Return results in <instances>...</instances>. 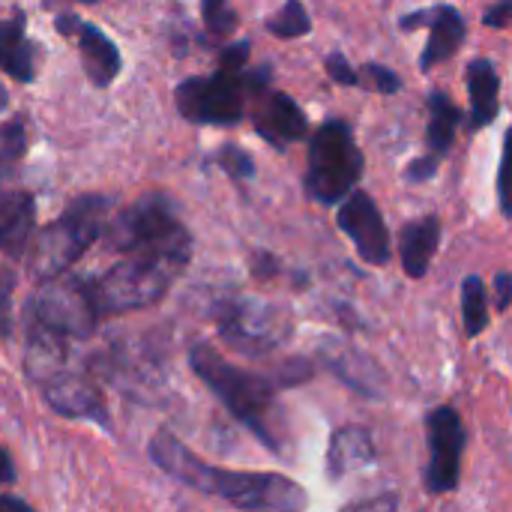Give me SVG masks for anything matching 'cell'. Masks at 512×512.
<instances>
[{
    "label": "cell",
    "mask_w": 512,
    "mask_h": 512,
    "mask_svg": "<svg viewBox=\"0 0 512 512\" xmlns=\"http://www.w3.org/2000/svg\"><path fill=\"white\" fill-rule=\"evenodd\" d=\"M153 465L168 474L174 483L201 492L207 498H219L237 510L297 512L306 510L309 495L300 483L282 474H249V471H222L210 462L198 459L177 435L159 429L147 447Z\"/></svg>",
    "instance_id": "cell-1"
},
{
    "label": "cell",
    "mask_w": 512,
    "mask_h": 512,
    "mask_svg": "<svg viewBox=\"0 0 512 512\" xmlns=\"http://www.w3.org/2000/svg\"><path fill=\"white\" fill-rule=\"evenodd\" d=\"M189 369L216 393V399L249 435H255L267 450L279 456L285 453L288 423L279 402V384L270 375H255L228 363L207 342L189 348Z\"/></svg>",
    "instance_id": "cell-2"
},
{
    "label": "cell",
    "mask_w": 512,
    "mask_h": 512,
    "mask_svg": "<svg viewBox=\"0 0 512 512\" xmlns=\"http://www.w3.org/2000/svg\"><path fill=\"white\" fill-rule=\"evenodd\" d=\"M252 42L240 39L225 45L219 66L210 75H189L174 87L177 114L195 126H237L246 117V102L258 90L270 87L273 69H249Z\"/></svg>",
    "instance_id": "cell-3"
},
{
    "label": "cell",
    "mask_w": 512,
    "mask_h": 512,
    "mask_svg": "<svg viewBox=\"0 0 512 512\" xmlns=\"http://www.w3.org/2000/svg\"><path fill=\"white\" fill-rule=\"evenodd\" d=\"M105 246L123 258L162 261L180 273L192 261V234L180 219L177 201L165 192H153L123 207L102 228Z\"/></svg>",
    "instance_id": "cell-4"
},
{
    "label": "cell",
    "mask_w": 512,
    "mask_h": 512,
    "mask_svg": "<svg viewBox=\"0 0 512 512\" xmlns=\"http://www.w3.org/2000/svg\"><path fill=\"white\" fill-rule=\"evenodd\" d=\"M108 210H111V198L105 195L90 192L72 198L54 222H48L39 234L30 237L24 249L30 276L36 282H45L72 270L78 258L102 237Z\"/></svg>",
    "instance_id": "cell-5"
},
{
    "label": "cell",
    "mask_w": 512,
    "mask_h": 512,
    "mask_svg": "<svg viewBox=\"0 0 512 512\" xmlns=\"http://www.w3.org/2000/svg\"><path fill=\"white\" fill-rule=\"evenodd\" d=\"M177 276L180 270L171 264L120 255V261L108 267L105 273L81 276V285L87 291L93 312L102 321L111 315H126V312H138V309L159 303Z\"/></svg>",
    "instance_id": "cell-6"
},
{
    "label": "cell",
    "mask_w": 512,
    "mask_h": 512,
    "mask_svg": "<svg viewBox=\"0 0 512 512\" xmlns=\"http://www.w3.org/2000/svg\"><path fill=\"white\" fill-rule=\"evenodd\" d=\"M366 159L354 138L348 120H327L315 129L309 141V168H306V195L321 204H339L363 177Z\"/></svg>",
    "instance_id": "cell-7"
},
{
    "label": "cell",
    "mask_w": 512,
    "mask_h": 512,
    "mask_svg": "<svg viewBox=\"0 0 512 512\" xmlns=\"http://www.w3.org/2000/svg\"><path fill=\"white\" fill-rule=\"evenodd\" d=\"M219 336L225 339V345L261 357L267 351H273L279 342L288 339L291 324L288 318L255 297H243V294H231V297H219L210 309Z\"/></svg>",
    "instance_id": "cell-8"
},
{
    "label": "cell",
    "mask_w": 512,
    "mask_h": 512,
    "mask_svg": "<svg viewBox=\"0 0 512 512\" xmlns=\"http://www.w3.org/2000/svg\"><path fill=\"white\" fill-rule=\"evenodd\" d=\"M429 438V465L423 471V486L429 495H450L462 480V453H465V426L456 408L438 405L426 414Z\"/></svg>",
    "instance_id": "cell-9"
},
{
    "label": "cell",
    "mask_w": 512,
    "mask_h": 512,
    "mask_svg": "<svg viewBox=\"0 0 512 512\" xmlns=\"http://www.w3.org/2000/svg\"><path fill=\"white\" fill-rule=\"evenodd\" d=\"M339 231L351 237L357 255L369 264V267H384L393 255V243H390V228L375 204V198L366 189H351L342 201H339V213H336Z\"/></svg>",
    "instance_id": "cell-10"
},
{
    "label": "cell",
    "mask_w": 512,
    "mask_h": 512,
    "mask_svg": "<svg viewBox=\"0 0 512 512\" xmlns=\"http://www.w3.org/2000/svg\"><path fill=\"white\" fill-rule=\"evenodd\" d=\"M54 30L66 39H75L84 75L90 78L93 87H108L123 72V54L117 42L93 21H84L75 12H57Z\"/></svg>",
    "instance_id": "cell-11"
},
{
    "label": "cell",
    "mask_w": 512,
    "mask_h": 512,
    "mask_svg": "<svg viewBox=\"0 0 512 512\" xmlns=\"http://www.w3.org/2000/svg\"><path fill=\"white\" fill-rule=\"evenodd\" d=\"M249 114H252L255 132L276 150H288L291 144L309 135L306 111L297 105V99H291L282 90L264 87L255 96H249Z\"/></svg>",
    "instance_id": "cell-12"
},
{
    "label": "cell",
    "mask_w": 512,
    "mask_h": 512,
    "mask_svg": "<svg viewBox=\"0 0 512 512\" xmlns=\"http://www.w3.org/2000/svg\"><path fill=\"white\" fill-rule=\"evenodd\" d=\"M399 27L402 30L429 27V39H426L423 54H420L423 72H432L438 63L450 60L465 45V36H468V21L453 3H435L429 9H414V12L399 18Z\"/></svg>",
    "instance_id": "cell-13"
},
{
    "label": "cell",
    "mask_w": 512,
    "mask_h": 512,
    "mask_svg": "<svg viewBox=\"0 0 512 512\" xmlns=\"http://www.w3.org/2000/svg\"><path fill=\"white\" fill-rule=\"evenodd\" d=\"M42 396H45V405L54 414H60L66 420H90L99 429L111 432V417H108V408L102 402V393L84 375L66 372L60 366V369L45 375Z\"/></svg>",
    "instance_id": "cell-14"
},
{
    "label": "cell",
    "mask_w": 512,
    "mask_h": 512,
    "mask_svg": "<svg viewBox=\"0 0 512 512\" xmlns=\"http://www.w3.org/2000/svg\"><path fill=\"white\" fill-rule=\"evenodd\" d=\"M36 201L24 189H3L0 183V255L24 258V249L33 237Z\"/></svg>",
    "instance_id": "cell-15"
},
{
    "label": "cell",
    "mask_w": 512,
    "mask_h": 512,
    "mask_svg": "<svg viewBox=\"0 0 512 512\" xmlns=\"http://www.w3.org/2000/svg\"><path fill=\"white\" fill-rule=\"evenodd\" d=\"M465 81H468V129L480 132L489 123H495L501 111V75L498 66L489 57H474L465 66Z\"/></svg>",
    "instance_id": "cell-16"
},
{
    "label": "cell",
    "mask_w": 512,
    "mask_h": 512,
    "mask_svg": "<svg viewBox=\"0 0 512 512\" xmlns=\"http://www.w3.org/2000/svg\"><path fill=\"white\" fill-rule=\"evenodd\" d=\"M375 462V441L369 429L348 423L333 432L327 447V477L342 480L345 474H354L360 468H369Z\"/></svg>",
    "instance_id": "cell-17"
},
{
    "label": "cell",
    "mask_w": 512,
    "mask_h": 512,
    "mask_svg": "<svg viewBox=\"0 0 512 512\" xmlns=\"http://www.w3.org/2000/svg\"><path fill=\"white\" fill-rule=\"evenodd\" d=\"M0 69L18 84H30L36 78V45L27 36L24 12L0 21Z\"/></svg>",
    "instance_id": "cell-18"
},
{
    "label": "cell",
    "mask_w": 512,
    "mask_h": 512,
    "mask_svg": "<svg viewBox=\"0 0 512 512\" xmlns=\"http://www.w3.org/2000/svg\"><path fill=\"white\" fill-rule=\"evenodd\" d=\"M438 246H441V219L438 216H423V219L408 222L399 234L402 270L411 279H423L432 267Z\"/></svg>",
    "instance_id": "cell-19"
},
{
    "label": "cell",
    "mask_w": 512,
    "mask_h": 512,
    "mask_svg": "<svg viewBox=\"0 0 512 512\" xmlns=\"http://www.w3.org/2000/svg\"><path fill=\"white\" fill-rule=\"evenodd\" d=\"M429 126H426V144H429V153L444 159L453 144H456V132L465 120V111L453 102V96L447 90H432L429 99Z\"/></svg>",
    "instance_id": "cell-20"
},
{
    "label": "cell",
    "mask_w": 512,
    "mask_h": 512,
    "mask_svg": "<svg viewBox=\"0 0 512 512\" xmlns=\"http://www.w3.org/2000/svg\"><path fill=\"white\" fill-rule=\"evenodd\" d=\"M462 327L468 339L483 336L489 327V291L483 276H465L462 282Z\"/></svg>",
    "instance_id": "cell-21"
},
{
    "label": "cell",
    "mask_w": 512,
    "mask_h": 512,
    "mask_svg": "<svg viewBox=\"0 0 512 512\" xmlns=\"http://www.w3.org/2000/svg\"><path fill=\"white\" fill-rule=\"evenodd\" d=\"M24 156H27L24 117H12L9 123H0V183L15 180Z\"/></svg>",
    "instance_id": "cell-22"
},
{
    "label": "cell",
    "mask_w": 512,
    "mask_h": 512,
    "mask_svg": "<svg viewBox=\"0 0 512 512\" xmlns=\"http://www.w3.org/2000/svg\"><path fill=\"white\" fill-rule=\"evenodd\" d=\"M264 27L276 39H297L312 30V18H309V9L303 0H285V6L273 18L264 21Z\"/></svg>",
    "instance_id": "cell-23"
},
{
    "label": "cell",
    "mask_w": 512,
    "mask_h": 512,
    "mask_svg": "<svg viewBox=\"0 0 512 512\" xmlns=\"http://www.w3.org/2000/svg\"><path fill=\"white\" fill-rule=\"evenodd\" d=\"M207 165L222 168L237 183H246V180L255 177V159H252V153H246L240 144H231V141L222 144V147H216V153H210Z\"/></svg>",
    "instance_id": "cell-24"
},
{
    "label": "cell",
    "mask_w": 512,
    "mask_h": 512,
    "mask_svg": "<svg viewBox=\"0 0 512 512\" xmlns=\"http://www.w3.org/2000/svg\"><path fill=\"white\" fill-rule=\"evenodd\" d=\"M357 78H360V87H369V90H375V93H381V96H393V93L402 90V75L393 72V69L384 66V63H375V60L363 63V66L357 69Z\"/></svg>",
    "instance_id": "cell-25"
},
{
    "label": "cell",
    "mask_w": 512,
    "mask_h": 512,
    "mask_svg": "<svg viewBox=\"0 0 512 512\" xmlns=\"http://www.w3.org/2000/svg\"><path fill=\"white\" fill-rule=\"evenodd\" d=\"M201 21L210 36H231L237 30V15L231 0H201Z\"/></svg>",
    "instance_id": "cell-26"
},
{
    "label": "cell",
    "mask_w": 512,
    "mask_h": 512,
    "mask_svg": "<svg viewBox=\"0 0 512 512\" xmlns=\"http://www.w3.org/2000/svg\"><path fill=\"white\" fill-rule=\"evenodd\" d=\"M324 69H327V75H330L336 84H342V87H360L357 69L351 66V60H348L342 51H333V54H327V60H324Z\"/></svg>",
    "instance_id": "cell-27"
},
{
    "label": "cell",
    "mask_w": 512,
    "mask_h": 512,
    "mask_svg": "<svg viewBox=\"0 0 512 512\" xmlns=\"http://www.w3.org/2000/svg\"><path fill=\"white\" fill-rule=\"evenodd\" d=\"M12 291H15V273L0 267V339L12 330Z\"/></svg>",
    "instance_id": "cell-28"
},
{
    "label": "cell",
    "mask_w": 512,
    "mask_h": 512,
    "mask_svg": "<svg viewBox=\"0 0 512 512\" xmlns=\"http://www.w3.org/2000/svg\"><path fill=\"white\" fill-rule=\"evenodd\" d=\"M438 165H441V159L438 156H417L414 162H408V168H405V180L408 183H429L435 174H438Z\"/></svg>",
    "instance_id": "cell-29"
},
{
    "label": "cell",
    "mask_w": 512,
    "mask_h": 512,
    "mask_svg": "<svg viewBox=\"0 0 512 512\" xmlns=\"http://www.w3.org/2000/svg\"><path fill=\"white\" fill-rule=\"evenodd\" d=\"M510 12H512V0H498V3H492V6L486 9L483 24H486V27H498V30H504V27L510 24Z\"/></svg>",
    "instance_id": "cell-30"
},
{
    "label": "cell",
    "mask_w": 512,
    "mask_h": 512,
    "mask_svg": "<svg viewBox=\"0 0 512 512\" xmlns=\"http://www.w3.org/2000/svg\"><path fill=\"white\" fill-rule=\"evenodd\" d=\"M512 300V276L507 270L495 273V309L498 312H507Z\"/></svg>",
    "instance_id": "cell-31"
},
{
    "label": "cell",
    "mask_w": 512,
    "mask_h": 512,
    "mask_svg": "<svg viewBox=\"0 0 512 512\" xmlns=\"http://www.w3.org/2000/svg\"><path fill=\"white\" fill-rule=\"evenodd\" d=\"M507 144H510V138H504V156H501V165H498V204H501V213L510 219V195H507Z\"/></svg>",
    "instance_id": "cell-32"
},
{
    "label": "cell",
    "mask_w": 512,
    "mask_h": 512,
    "mask_svg": "<svg viewBox=\"0 0 512 512\" xmlns=\"http://www.w3.org/2000/svg\"><path fill=\"white\" fill-rule=\"evenodd\" d=\"M276 270H279V261L270 252H261V249L252 252V273L255 276L267 279V276H276Z\"/></svg>",
    "instance_id": "cell-33"
},
{
    "label": "cell",
    "mask_w": 512,
    "mask_h": 512,
    "mask_svg": "<svg viewBox=\"0 0 512 512\" xmlns=\"http://www.w3.org/2000/svg\"><path fill=\"white\" fill-rule=\"evenodd\" d=\"M18 474H15V465H12V456L0 447V486H15Z\"/></svg>",
    "instance_id": "cell-34"
},
{
    "label": "cell",
    "mask_w": 512,
    "mask_h": 512,
    "mask_svg": "<svg viewBox=\"0 0 512 512\" xmlns=\"http://www.w3.org/2000/svg\"><path fill=\"white\" fill-rule=\"evenodd\" d=\"M0 510L3 512H30L33 507H30L27 501L15 498V495H0Z\"/></svg>",
    "instance_id": "cell-35"
},
{
    "label": "cell",
    "mask_w": 512,
    "mask_h": 512,
    "mask_svg": "<svg viewBox=\"0 0 512 512\" xmlns=\"http://www.w3.org/2000/svg\"><path fill=\"white\" fill-rule=\"evenodd\" d=\"M66 3H96V0H42L45 9H54V6H66Z\"/></svg>",
    "instance_id": "cell-36"
},
{
    "label": "cell",
    "mask_w": 512,
    "mask_h": 512,
    "mask_svg": "<svg viewBox=\"0 0 512 512\" xmlns=\"http://www.w3.org/2000/svg\"><path fill=\"white\" fill-rule=\"evenodd\" d=\"M6 108H9V90H6V87L0 84V114H3Z\"/></svg>",
    "instance_id": "cell-37"
}]
</instances>
